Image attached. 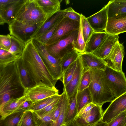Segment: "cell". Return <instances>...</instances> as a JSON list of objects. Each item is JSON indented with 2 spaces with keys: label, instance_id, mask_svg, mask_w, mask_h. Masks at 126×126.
<instances>
[{
  "label": "cell",
  "instance_id": "6da1fadb",
  "mask_svg": "<svg viewBox=\"0 0 126 126\" xmlns=\"http://www.w3.org/2000/svg\"><path fill=\"white\" fill-rule=\"evenodd\" d=\"M31 77L36 84L42 83L55 87L58 80L50 74L32 40L26 44L21 56Z\"/></svg>",
  "mask_w": 126,
  "mask_h": 126
},
{
  "label": "cell",
  "instance_id": "7a4b0ae2",
  "mask_svg": "<svg viewBox=\"0 0 126 126\" xmlns=\"http://www.w3.org/2000/svg\"><path fill=\"white\" fill-rule=\"evenodd\" d=\"M24 90L16 62H13L0 71V109L7 102L23 96Z\"/></svg>",
  "mask_w": 126,
  "mask_h": 126
},
{
  "label": "cell",
  "instance_id": "3957f363",
  "mask_svg": "<svg viewBox=\"0 0 126 126\" xmlns=\"http://www.w3.org/2000/svg\"><path fill=\"white\" fill-rule=\"evenodd\" d=\"M91 80L88 88L92 102L102 107L104 103L111 102L114 97L104 71L95 69L89 70Z\"/></svg>",
  "mask_w": 126,
  "mask_h": 126
},
{
  "label": "cell",
  "instance_id": "277c9868",
  "mask_svg": "<svg viewBox=\"0 0 126 126\" xmlns=\"http://www.w3.org/2000/svg\"><path fill=\"white\" fill-rule=\"evenodd\" d=\"M51 16L42 11L36 0H25L17 12L15 20L29 24H43Z\"/></svg>",
  "mask_w": 126,
  "mask_h": 126
},
{
  "label": "cell",
  "instance_id": "5b68a950",
  "mask_svg": "<svg viewBox=\"0 0 126 126\" xmlns=\"http://www.w3.org/2000/svg\"><path fill=\"white\" fill-rule=\"evenodd\" d=\"M31 40L51 76L57 80L61 79L63 74L60 64V59H55L47 51L46 45L35 39Z\"/></svg>",
  "mask_w": 126,
  "mask_h": 126
},
{
  "label": "cell",
  "instance_id": "8992f818",
  "mask_svg": "<svg viewBox=\"0 0 126 126\" xmlns=\"http://www.w3.org/2000/svg\"><path fill=\"white\" fill-rule=\"evenodd\" d=\"M43 24H32L15 20L8 25L10 35L26 44Z\"/></svg>",
  "mask_w": 126,
  "mask_h": 126
},
{
  "label": "cell",
  "instance_id": "52a82bcc",
  "mask_svg": "<svg viewBox=\"0 0 126 126\" xmlns=\"http://www.w3.org/2000/svg\"><path fill=\"white\" fill-rule=\"evenodd\" d=\"M78 30L72 32L54 44L46 45L47 51L55 58L61 59L65 54L74 49L73 43L77 40Z\"/></svg>",
  "mask_w": 126,
  "mask_h": 126
},
{
  "label": "cell",
  "instance_id": "ba28073f",
  "mask_svg": "<svg viewBox=\"0 0 126 126\" xmlns=\"http://www.w3.org/2000/svg\"><path fill=\"white\" fill-rule=\"evenodd\" d=\"M104 71L114 97L126 93V79L123 71L115 70L107 66Z\"/></svg>",
  "mask_w": 126,
  "mask_h": 126
},
{
  "label": "cell",
  "instance_id": "9c48e42d",
  "mask_svg": "<svg viewBox=\"0 0 126 126\" xmlns=\"http://www.w3.org/2000/svg\"><path fill=\"white\" fill-rule=\"evenodd\" d=\"M58 94L59 90L55 87H51L42 83L25 89L24 93L27 99L32 103Z\"/></svg>",
  "mask_w": 126,
  "mask_h": 126
},
{
  "label": "cell",
  "instance_id": "30bf717a",
  "mask_svg": "<svg viewBox=\"0 0 126 126\" xmlns=\"http://www.w3.org/2000/svg\"><path fill=\"white\" fill-rule=\"evenodd\" d=\"M80 23L63 17L46 45L54 44L72 32L79 29Z\"/></svg>",
  "mask_w": 126,
  "mask_h": 126
},
{
  "label": "cell",
  "instance_id": "8fae6325",
  "mask_svg": "<svg viewBox=\"0 0 126 126\" xmlns=\"http://www.w3.org/2000/svg\"><path fill=\"white\" fill-rule=\"evenodd\" d=\"M125 110H126V93L113 100L103 113L101 120L108 123Z\"/></svg>",
  "mask_w": 126,
  "mask_h": 126
},
{
  "label": "cell",
  "instance_id": "7c38bea8",
  "mask_svg": "<svg viewBox=\"0 0 126 126\" xmlns=\"http://www.w3.org/2000/svg\"><path fill=\"white\" fill-rule=\"evenodd\" d=\"M102 107L96 105L89 111L76 117L70 124L76 126H91L96 124L102 117Z\"/></svg>",
  "mask_w": 126,
  "mask_h": 126
},
{
  "label": "cell",
  "instance_id": "4fadbf2b",
  "mask_svg": "<svg viewBox=\"0 0 126 126\" xmlns=\"http://www.w3.org/2000/svg\"><path fill=\"white\" fill-rule=\"evenodd\" d=\"M125 54L123 44L118 41L108 55L104 59L107 66L116 71L122 72V64Z\"/></svg>",
  "mask_w": 126,
  "mask_h": 126
},
{
  "label": "cell",
  "instance_id": "5bb4252c",
  "mask_svg": "<svg viewBox=\"0 0 126 126\" xmlns=\"http://www.w3.org/2000/svg\"><path fill=\"white\" fill-rule=\"evenodd\" d=\"M108 3L100 10L86 18L94 32H100L105 31L107 21Z\"/></svg>",
  "mask_w": 126,
  "mask_h": 126
},
{
  "label": "cell",
  "instance_id": "9a60e30c",
  "mask_svg": "<svg viewBox=\"0 0 126 126\" xmlns=\"http://www.w3.org/2000/svg\"><path fill=\"white\" fill-rule=\"evenodd\" d=\"M82 64L84 70L92 69L105 70L107 66L106 61L94 55L92 53L79 54Z\"/></svg>",
  "mask_w": 126,
  "mask_h": 126
},
{
  "label": "cell",
  "instance_id": "2e32d148",
  "mask_svg": "<svg viewBox=\"0 0 126 126\" xmlns=\"http://www.w3.org/2000/svg\"><path fill=\"white\" fill-rule=\"evenodd\" d=\"M105 31L109 34L118 35L126 31V16L108 18Z\"/></svg>",
  "mask_w": 126,
  "mask_h": 126
},
{
  "label": "cell",
  "instance_id": "e0dca14e",
  "mask_svg": "<svg viewBox=\"0 0 126 126\" xmlns=\"http://www.w3.org/2000/svg\"><path fill=\"white\" fill-rule=\"evenodd\" d=\"M119 38L118 35L109 34L92 53L98 57L104 60L108 55L115 45L119 41Z\"/></svg>",
  "mask_w": 126,
  "mask_h": 126
},
{
  "label": "cell",
  "instance_id": "ac0fdd59",
  "mask_svg": "<svg viewBox=\"0 0 126 126\" xmlns=\"http://www.w3.org/2000/svg\"><path fill=\"white\" fill-rule=\"evenodd\" d=\"M83 71V68L79 56L78 59L77 65L74 75L66 86L64 87L69 100L78 89Z\"/></svg>",
  "mask_w": 126,
  "mask_h": 126
},
{
  "label": "cell",
  "instance_id": "d6986e66",
  "mask_svg": "<svg viewBox=\"0 0 126 126\" xmlns=\"http://www.w3.org/2000/svg\"><path fill=\"white\" fill-rule=\"evenodd\" d=\"M108 3V18H117L126 16V0H111Z\"/></svg>",
  "mask_w": 126,
  "mask_h": 126
},
{
  "label": "cell",
  "instance_id": "ffe728a7",
  "mask_svg": "<svg viewBox=\"0 0 126 126\" xmlns=\"http://www.w3.org/2000/svg\"><path fill=\"white\" fill-rule=\"evenodd\" d=\"M15 62L21 82L24 89L30 88L36 85L26 68L21 56Z\"/></svg>",
  "mask_w": 126,
  "mask_h": 126
},
{
  "label": "cell",
  "instance_id": "44dd1931",
  "mask_svg": "<svg viewBox=\"0 0 126 126\" xmlns=\"http://www.w3.org/2000/svg\"><path fill=\"white\" fill-rule=\"evenodd\" d=\"M39 7L45 14L51 16L61 10V0H36Z\"/></svg>",
  "mask_w": 126,
  "mask_h": 126
},
{
  "label": "cell",
  "instance_id": "7402d4cb",
  "mask_svg": "<svg viewBox=\"0 0 126 126\" xmlns=\"http://www.w3.org/2000/svg\"><path fill=\"white\" fill-rule=\"evenodd\" d=\"M28 100L26 96H22L10 100L4 104L0 109V116L1 119L10 114L18 109L24 102Z\"/></svg>",
  "mask_w": 126,
  "mask_h": 126
},
{
  "label": "cell",
  "instance_id": "603a6c76",
  "mask_svg": "<svg viewBox=\"0 0 126 126\" xmlns=\"http://www.w3.org/2000/svg\"><path fill=\"white\" fill-rule=\"evenodd\" d=\"M109 34L105 32H94L86 44L85 53H92L101 45Z\"/></svg>",
  "mask_w": 126,
  "mask_h": 126
},
{
  "label": "cell",
  "instance_id": "cb8c5ba5",
  "mask_svg": "<svg viewBox=\"0 0 126 126\" xmlns=\"http://www.w3.org/2000/svg\"><path fill=\"white\" fill-rule=\"evenodd\" d=\"M61 94V105L59 114L56 121L50 126H61L64 125L69 104V100L65 89L63 87V92Z\"/></svg>",
  "mask_w": 126,
  "mask_h": 126
},
{
  "label": "cell",
  "instance_id": "d4e9b609",
  "mask_svg": "<svg viewBox=\"0 0 126 126\" xmlns=\"http://www.w3.org/2000/svg\"><path fill=\"white\" fill-rule=\"evenodd\" d=\"M25 0H17L9 6L3 11L2 17L9 25L14 20L16 14Z\"/></svg>",
  "mask_w": 126,
  "mask_h": 126
},
{
  "label": "cell",
  "instance_id": "484cf974",
  "mask_svg": "<svg viewBox=\"0 0 126 126\" xmlns=\"http://www.w3.org/2000/svg\"><path fill=\"white\" fill-rule=\"evenodd\" d=\"M63 10H61L49 18L32 36V39H36L52 27L62 15Z\"/></svg>",
  "mask_w": 126,
  "mask_h": 126
},
{
  "label": "cell",
  "instance_id": "4316f807",
  "mask_svg": "<svg viewBox=\"0 0 126 126\" xmlns=\"http://www.w3.org/2000/svg\"><path fill=\"white\" fill-rule=\"evenodd\" d=\"M78 90L76 91L69 100V104L64 125L67 126L71 124L78 113L77 96Z\"/></svg>",
  "mask_w": 126,
  "mask_h": 126
},
{
  "label": "cell",
  "instance_id": "83f0119b",
  "mask_svg": "<svg viewBox=\"0 0 126 126\" xmlns=\"http://www.w3.org/2000/svg\"><path fill=\"white\" fill-rule=\"evenodd\" d=\"M25 110H17L0 119V126H17Z\"/></svg>",
  "mask_w": 126,
  "mask_h": 126
},
{
  "label": "cell",
  "instance_id": "f1b7e54d",
  "mask_svg": "<svg viewBox=\"0 0 126 126\" xmlns=\"http://www.w3.org/2000/svg\"><path fill=\"white\" fill-rule=\"evenodd\" d=\"M81 17L80 25L77 40L73 43L74 49L78 53L84 52L86 44L85 43L82 32V26L84 18L85 16L82 14H80Z\"/></svg>",
  "mask_w": 126,
  "mask_h": 126
},
{
  "label": "cell",
  "instance_id": "f546056e",
  "mask_svg": "<svg viewBox=\"0 0 126 126\" xmlns=\"http://www.w3.org/2000/svg\"><path fill=\"white\" fill-rule=\"evenodd\" d=\"M91 102L92 99L88 88L81 91H78L77 104L78 112L86 105Z\"/></svg>",
  "mask_w": 126,
  "mask_h": 126
},
{
  "label": "cell",
  "instance_id": "4dcf8cb0",
  "mask_svg": "<svg viewBox=\"0 0 126 126\" xmlns=\"http://www.w3.org/2000/svg\"><path fill=\"white\" fill-rule=\"evenodd\" d=\"M79 54L74 49L67 53L60 59V63L63 74L68 67L77 60Z\"/></svg>",
  "mask_w": 126,
  "mask_h": 126
},
{
  "label": "cell",
  "instance_id": "1f68e13d",
  "mask_svg": "<svg viewBox=\"0 0 126 126\" xmlns=\"http://www.w3.org/2000/svg\"><path fill=\"white\" fill-rule=\"evenodd\" d=\"M61 96V94H59L32 103L28 110L34 112L40 110L60 98Z\"/></svg>",
  "mask_w": 126,
  "mask_h": 126
},
{
  "label": "cell",
  "instance_id": "d6a6232c",
  "mask_svg": "<svg viewBox=\"0 0 126 126\" xmlns=\"http://www.w3.org/2000/svg\"><path fill=\"white\" fill-rule=\"evenodd\" d=\"M20 57L14 55L5 50H0V71L10 64L15 62Z\"/></svg>",
  "mask_w": 126,
  "mask_h": 126
},
{
  "label": "cell",
  "instance_id": "836d02e7",
  "mask_svg": "<svg viewBox=\"0 0 126 126\" xmlns=\"http://www.w3.org/2000/svg\"><path fill=\"white\" fill-rule=\"evenodd\" d=\"M37 123L34 113L25 110L21 116L17 126H36Z\"/></svg>",
  "mask_w": 126,
  "mask_h": 126
},
{
  "label": "cell",
  "instance_id": "e575fe53",
  "mask_svg": "<svg viewBox=\"0 0 126 126\" xmlns=\"http://www.w3.org/2000/svg\"><path fill=\"white\" fill-rule=\"evenodd\" d=\"M11 46L8 51L14 55L20 57L26 44L13 36H11Z\"/></svg>",
  "mask_w": 126,
  "mask_h": 126
},
{
  "label": "cell",
  "instance_id": "d590c367",
  "mask_svg": "<svg viewBox=\"0 0 126 126\" xmlns=\"http://www.w3.org/2000/svg\"><path fill=\"white\" fill-rule=\"evenodd\" d=\"M78 59L68 67L63 74L62 82L64 87L66 86L74 75L77 65Z\"/></svg>",
  "mask_w": 126,
  "mask_h": 126
},
{
  "label": "cell",
  "instance_id": "8d00e7d4",
  "mask_svg": "<svg viewBox=\"0 0 126 126\" xmlns=\"http://www.w3.org/2000/svg\"><path fill=\"white\" fill-rule=\"evenodd\" d=\"M63 17L62 14L59 19L52 27L36 39L42 44L46 45L54 33L58 24Z\"/></svg>",
  "mask_w": 126,
  "mask_h": 126
},
{
  "label": "cell",
  "instance_id": "74e56055",
  "mask_svg": "<svg viewBox=\"0 0 126 126\" xmlns=\"http://www.w3.org/2000/svg\"><path fill=\"white\" fill-rule=\"evenodd\" d=\"M91 80V76L89 70H83L78 91H81L88 88Z\"/></svg>",
  "mask_w": 126,
  "mask_h": 126
},
{
  "label": "cell",
  "instance_id": "f35d334b",
  "mask_svg": "<svg viewBox=\"0 0 126 126\" xmlns=\"http://www.w3.org/2000/svg\"><path fill=\"white\" fill-rule=\"evenodd\" d=\"M82 30L84 41L86 44L94 31L88 22L86 17H85L83 22Z\"/></svg>",
  "mask_w": 126,
  "mask_h": 126
},
{
  "label": "cell",
  "instance_id": "ab89813d",
  "mask_svg": "<svg viewBox=\"0 0 126 126\" xmlns=\"http://www.w3.org/2000/svg\"><path fill=\"white\" fill-rule=\"evenodd\" d=\"M126 125V110L122 112L108 123V126H124Z\"/></svg>",
  "mask_w": 126,
  "mask_h": 126
},
{
  "label": "cell",
  "instance_id": "60d3db41",
  "mask_svg": "<svg viewBox=\"0 0 126 126\" xmlns=\"http://www.w3.org/2000/svg\"><path fill=\"white\" fill-rule=\"evenodd\" d=\"M63 16L64 17L67 18L80 23V14L75 11L71 7L63 9Z\"/></svg>",
  "mask_w": 126,
  "mask_h": 126
},
{
  "label": "cell",
  "instance_id": "b9f144b4",
  "mask_svg": "<svg viewBox=\"0 0 126 126\" xmlns=\"http://www.w3.org/2000/svg\"><path fill=\"white\" fill-rule=\"evenodd\" d=\"M56 108L51 112L41 115H37L33 112L37 123H47L52 124L53 114Z\"/></svg>",
  "mask_w": 126,
  "mask_h": 126
},
{
  "label": "cell",
  "instance_id": "7bdbcfd3",
  "mask_svg": "<svg viewBox=\"0 0 126 126\" xmlns=\"http://www.w3.org/2000/svg\"><path fill=\"white\" fill-rule=\"evenodd\" d=\"M60 97L42 109L33 112L37 115H41L51 112L57 106Z\"/></svg>",
  "mask_w": 126,
  "mask_h": 126
},
{
  "label": "cell",
  "instance_id": "ee69618b",
  "mask_svg": "<svg viewBox=\"0 0 126 126\" xmlns=\"http://www.w3.org/2000/svg\"><path fill=\"white\" fill-rule=\"evenodd\" d=\"M11 42V36L0 35V46L2 49L8 51L10 48Z\"/></svg>",
  "mask_w": 126,
  "mask_h": 126
},
{
  "label": "cell",
  "instance_id": "f6af8a7d",
  "mask_svg": "<svg viewBox=\"0 0 126 126\" xmlns=\"http://www.w3.org/2000/svg\"><path fill=\"white\" fill-rule=\"evenodd\" d=\"M96 105L94 104L92 102L87 104L83 107L78 112L75 117L79 116L89 111Z\"/></svg>",
  "mask_w": 126,
  "mask_h": 126
},
{
  "label": "cell",
  "instance_id": "bcb514c9",
  "mask_svg": "<svg viewBox=\"0 0 126 126\" xmlns=\"http://www.w3.org/2000/svg\"><path fill=\"white\" fill-rule=\"evenodd\" d=\"M61 103V99L60 97L57 105L53 114L52 118V123H54L56 121L58 117L60 110Z\"/></svg>",
  "mask_w": 126,
  "mask_h": 126
},
{
  "label": "cell",
  "instance_id": "7dc6e473",
  "mask_svg": "<svg viewBox=\"0 0 126 126\" xmlns=\"http://www.w3.org/2000/svg\"><path fill=\"white\" fill-rule=\"evenodd\" d=\"M17 0H0V9L3 11L10 4Z\"/></svg>",
  "mask_w": 126,
  "mask_h": 126
},
{
  "label": "cell",
  "instance_id": "c3c4849f",
  "mask_svg": "<svg viewBox=\"0 0 126 126\" xmlns=\"http://www.w3.org/2000/svg\"><path fill=\"white\" fill-rule=\"evenodd\" d=\"M32 102L27 100L23 103L18 108L17 110H28Z\"/></svg>",
  "mask_w": 126,
  "mask_h": 126
},
{
  "label": "cell",
  "instance_id": "681fc988",
  "mask_svg": "<svg viewBox=\"0 0 126 126\" xmlns=\"http://www.w3.org/2000/svg\"><path fill=\"white\" fill-rule=\"evenodd\" d=\"M67 126H76L70 124ZM91 126H108V123L102 122L101 120Z\"/></svg>",
  "mask_w": 126,
  "mask_h": 126
},
{
  "label": "cell",
  "instance_id": "f907efd6",
  "mask_svg": "<svg viewBox=\"0 0 126 126\" xmlns=\"http://www.w3.org/2000/svg\"><path fill=\"white\" fill-rule=\"evenodd\" d=\"M51 123H39L36 126H50Z\"/></svg>",
  "mask_w": 126,
  "mask_h": 126
},
{
  "label": "cell",
  "instance_id": "816d5d0a",
  "mask_svg": "<svg viewBox=\"0 0 126 126\" xmlns=\"http://www.w3.org/2000/svg\"><path fill=\"white\" fill-rule=\"evenodd\" d=\"M5 23V21L2 17L0 16V25H3Z\"/></svg>",
  "mask_w": 126,
  "mask_h": 126
},
{
  "label": "cell",
  "instance_id": "f5cc1de1",
  "mask_svg": "<svg viewBox=\"0 0 126 126\" xmlns=\"http://www.w3.org/2000/svg\"><path fill=\"white\" fill-rule=\"evenodd\" d=\"M3 12V11L0 9V16H2Z\"/></svg>",
  "mask_w": 126,
  "mask_h": 126
},
{
  "label": "cell",
  "instance_id": "db71d44e",
  "mask_svg": "<svg viewBox=\"0 0 126 126\" xmlns=\"http://www.w3.org/2000/svg\"><path fill=\"white\" fill-rule=\"evenodd\" d=\"M2 49V47H1V46H0V50Z\"/></svg>",
  "mask_w": 126,
  "mask_h": 126
},
{
  "label": "cell",
  "instance_id": "11a10c76",
  "mask_svg": "<svg viewBox=\"0 0 126 126\" xmlns=\"http://www.w3.org/2000/svg\"><path fill=\"white\" fill-rule=\"evenodd\" d=\"M61 126H65L64 125H63Z\"/></svg>",
  "mask_w": 126,
  "mask_h": 126
},
{
  "label": "cell",
  "instance_id": "9f6ffc18",
  "mask_svg": "<svg viewBox=\"0 0 126 126\" xmlns=\"http://www.w3.org/2000/svg\"><path fill=\"white\" fill-rule=\"evenodd\" d=\"M124 126H126V125H125Z\"/></svg>",
  "mask_w": 126,
  "mask_h": 126
}]
</instances>
